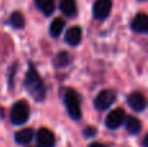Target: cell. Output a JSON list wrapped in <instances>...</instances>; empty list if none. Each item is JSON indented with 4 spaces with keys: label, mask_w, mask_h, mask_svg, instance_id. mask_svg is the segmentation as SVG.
<instances>
[{
    "label": "cell",
    "mask_w": 148,
    "mask_h": 147,
    "mask_svg": "<svg viewBox=\"0 0 148 147\" xmlns=\"http://www.w3.org/2000/svg\"><path fill=\"white\" fill-rule=\"evenodd\" d=\"M23 89L36 103H42L46 100L47 86L33 63H29V68L26 70L25 78H23Z\"/></svg>",
    "instance_id": "cell-1"
},
{
    "label": "cell",
    "mask_w": 148,
    "mask_h": 147,
    "mask_svg": "<svg viewBox=\"0 0 148 147\" xmlns=\"http://www.w3.org/2000/svg\"><path fill=\"white\" fill-rule=\"evenodd\" d=\"M64 104L68 111L69 117L74 121L82 119V108H81V98L79 94L74 89H65L64 93Z\"/></svg>",
    "instance_id": "cell-2"
},
{
    "label": "cell",
    "mask_w": 148,
    "mask_h": 147,
    "mask_svg": "<svg viewBox=\"0 0 148 147\" xmlns=\"http://www.w3.org/2000/svg\"><path fill=\"white\" fill-rule=\"evenodd\" d=\"M10 122L16 126L25 125L30 119V106L26 100H17L10 108Z\"/></svg>",
    "instance_id": "cell-3"
},
{
    "label": "cell",
    "mask_w": 148,
    "mask_h": 147,
    "mask_svg": "<svg viewBox=\"0 0 148 147\" xmlns=\"http://www.w3.org/2000/svg\"><path fill=\"white\" fill-rule=\"evenodd\" d=\"M116 99H117V94H116L114 90H112V89H104L94 99V107L99 112H104L107 109H109L112 107V104H114Z\"/></svg>",
    "instance_id": "cell-4"
},
{
    "label": "cell",
    "mask_w": 148,
    "mask_h": 147,
    "mask_svg": "<svg viewBox=\"0 0 148 147\" xmlns=\"http://www.w3.org/2000/svg\"><path fill=\"white\" fill-rule=\"evenodd\" d=\"M113 7L112 0H95L92 5V17L96 21H104L109 17Z\"/></svg>",
    "instance_id": "cell-5"
},
{
    "label": "cell",
    "mask_w": 148,
    "mask_h": 147,
    "mask_svg": "<svg viewBox=\"0 0 148 147\" xmlns=\"http://www.w3.org/2000/svg\"><path fill=\"white\" fill-rule=\"evenodd\" d=\"M125 117H126V113L122 108H116L107 115L104 124L109 130H117L118 128H121L123 125Z\"/></svg>",
    "instance_id": "cell-6"
},
{
    "label": "cell",
    "mask_w": 148,
    "mask_h": 147,
    "mask_svg": "<svg viewBox=\"0 0 148 147\" xmlns=\"http://www.w3.org/2000/svg\"><path fill=\"white\" fill-rule=\"evenodd\" d=\"M126 103L129 104L131 109L136 113H142V112L146 111L147 108V99L139 91H133L131 94H129L127 98H126Z\"/></svg>",
    "instance_id": "cell-7"
},
{
    "label": "cell",
    "mask_w": 148,
    "mask_h": 147,
    "mask_svg": "<svg viewBox=\"0 0 148 147\" xmlns=\"http://www.w3.org/2000/svg\"><path fill=\"white\" fill-rule=\"evenodd\" d=\"M36 145L39 147H55L56 145V138L55 134L47 128H40L35 133Z\"/></svg>",
    "instance_id": "cell-8"
},
{
    "label": "cell",
    "mask_w": 148,
    "mask_h": 147,
    "mask_svg": "<svg viewBox=\"0 0 148 147\" xmlns=\"http://www.w3.org/2000/svg\"><path fill=\"white\" fill-rule=\"evenodd\" d=\"M130 27L134 33L147 34L148 33V17L146 13H138L136 16H134V18L131 20Z\"/></svg>",
    "instance_id": "cell-9"
},
{
    "label": "cell",
    "mask_w": 148,
    "mask_h": 147,
    "mask_svg": "<svg viewBox=\"0 0 148 147\" xmlns=\"http://www.w3.org/2000/svg\"><path fill=\"white\" fill-rule=\"evenodd\" d=\"M65 42H66L69 46L77 47L81 44L82 42V29L81 26H72L66 30L65 33Z\"/></svg>",
    "instance_id": "cell-10"
},
{
    "label": "cell",
    "mask_w": 148,
    "mask_h": 147,
    "mask_svg": "<svg viewBox=\"0 0 148 147\" xmlns=\"http://www.w3.org/2000/svg\"><path fill=\"white\" fill-rule=\"evenodd\" d=\"M125 129L130 135H139L143 129V124L142 121L135 116H126L125 117Z\"/></svg>",
    "instance_id": "cell-11"
},
{
    "label": "cell",
    "mask_w": 148,
    "mask_h": 147,
    "mask_svg": "<svg viewBox=\"0 0 148 147\" xmlns=\"http://www.w3.org/2000/svg\"><path fill=\"white\" fill-rule=\"evenodd\" d=\"M59 8L62 14L68 18H75L78 16L77 0H60Z\"/></svg>",
    "instance_id": "cell-12"
},
{
    "label": "cell",
    "mask_w": 148,
    "mask_h": 147,
    "mask_svg": "<svg viewBox=\"0 0 148 147\" xmlns=\"http://www.w3.org/2000/svg\"><path fill=\"white\" fill-rule=\"evenodd\" d=\"M34 137H35L34 129H31V128H23V129L14 133V142L17 145L25 146V145H29L34 139Z\"/></svg>",
    "instance_id": "cell-13"
},
{
    "label": "cell",
    "mask_w": 148,
    "mask_h": 147,
    "mask_svg": "<svg viewBox=\"0 0 148 147\" xmlns=\"http://www.w3.org/2000/svg\"><path fill=\"white\" fill-rule=\"evenodd\" d=\"M34 4L38 8V10H40L42 14H44L46 17L53 14L56 4H55V0H34Z\"/></svg>",
    "instance_id": "cell-14"
},
{
    "label": "cell",
    "mask_w": 148,
    "mask_h": 147,
    "mask_svg": "<svg viewBox=\"0 0 148 147\" xmlns=\"http://www.w3.org/2000/svg\"><path fill=\"white\" fill-rule=\"evenodd\" d=\"M8 25L12 26L16 30H21V29L25 27L26 21H25V16L20 12V10H14L9 14L8 17Z\"/></svg>",
    "instance_id": "cell-15"
},
{
    "label": "cell",
    "mask_w": 148,
    "mask_h": 147,
    "mask_svg": "<svg viewBox=\"0 0 148 147\" xmlns=\"http://www.w3.org/2000/svg\"><path fill=\"white\" fill-rule=\"evenodd\" d=\"M52 63H53V67L56 69H62V68L68 67L72 63V56L69 55L68 51H59L55 55Z\"/></svg>",
    "instance_id": "cell-16"
},
{
    "label": "cell",
    "mask_w": 148,
    "mask_h": 147,
    "mask_svg": "<svg viewBox=\"0 0 148 147\" xmlns=\"http://www.w3.org/2000/svg\"><path fill=\"white\" fill-rule=\"evenodd\" d=\"M65 29V20L61 17L55 18L49 25V35L52 38H59Z\"/></svg>",
    "instance_id": "cell-17"
},
{
    "label": "cell",
    "mask_w": 148,
    "mask_h": 147,
    "mask_svg": "<svg viewBox=\"0 0 148 147\" xmlns=\"http://www.w3.org/2000/svg\"><path fill=\"white\" fill-rule=\"evenodd\" d=\"M17 69H18V65L13 64L9 69V76H8V86H9V90L14 89V78H16V74H17Z\"/></svg>",
    "instance_id": "cell-18"
},
{
    "label": "cell",
    "mask_w": 148,
    "mask_h": 147,
    "mask_svg": "<svg viewBox=\"0 0 148 147\" xmlns=\"http://www.w3.org/2000/svg\"><path fill=\"white\" fill-rule=\"evenodd\" d=\"M96 134H97V129L96 128H94V126H91V125H88V126H86L83 129L84 138H94Z\"/></svg>",
    "instance_id": "cell-19"
},
{
    "label": "cell",
    "mask_w": 148,
    "mask_h": 147,
    "mask_svg": "<svg viewBox=\"0 0 148 147\" xmlns=\"http://www.w3.org/2000/svg\"><path fill=\"white\" fill-rule=\"evenodd\" d=\"M88 147H108V146L104 145V143H100V142H94V143H91V145H88Z\"/></svg>",
    "instance_id": "cell-20"
},
{
    "label": "cell",
    "mask_w": 148,
    "mask_h": 147,
    "mask_svg": "<svg viewBox=\"0 0 148 147\" xmlns=\"http://www.w3.org/2000/svg\"><path fill=\"white\" fill-rule=\"evenodd\" d=\"M142 146H143V147H148V135H144L143 142H142Z\"/></svg>",
    "instance_id": "cell-21"
},
{
    "label": "cell",
    "mask_w": 148,
    "mask_h": 147,
    "mask_svg": "<svg viewBox=\"0 0 148 147\" xmlns=\"http://www.w3.org/2000/svg\"><path fill=\"white\" fill-rule=\"evenodd\" d=\"M138 1H146V0H138Z\"/></svg>",
    "instance_id": "cell-22"
}]
</instances>
